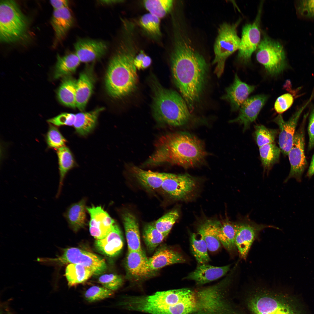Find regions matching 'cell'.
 I'll list each match as a JSON object with an SVG mask.
<instances>
[{
  "label": "cell",
  "instance_id": "cell-35",
  "mask_svg": "<svg viewBox=\"0 0 314 314\" xmlns=\"http://www.w3.org/2000/svg\"><path fill=\"white\" fill-rule=\"evenodd\" d=\"M259 148L264 172L268 174L273 166L279 162L281 149L274 142L265 145Z\"/></svg>",
  "mask_w": 314,
  "mask_h": 314
},
{
  "label": "cell",
  "instance_id": "cell-14",
  "mask_svg": "<svg viewBox=\"0 0 314 314\" xmlns=\"http://www.w3.org/2000/svg\"><path fill=\"white\" fill-rule=\"evenodd\" d=\"M125 267L128 275L131 279L135 281L149 278L154 276L156 272L150 269L148 258L142 250L128 251Z\"/></svg>",
  "mask_w": 314,
  "mask_h": 314
},
{
  "label": "cell",
  "instance_id": "cell-24",
  "mask_svg": "<svg viewBox=\"0 0 314 314\" xmlns=\"http://www.w3.org/2000/svg\"><path fill=\"white\" fill-rule=\"evenodd\" d=\"M148 260L150 269L155 272L165 266L185 261L181 254L165 247L158 249Z\"/></svg>",
  "mask_w": 314,
  "mask_h": 314
},
{
  "label": "cell",
  "instance_id": "cell-21",
  "mask_svg": "<svg viewBox=\"0 0 314 314\" xmlns=\"http://www.w3.org/2000/svg\"><path fill=\"white\" fill-rule=\"evenodd\" d=\"M95 246L98 251L109 257L118 256L123 246L122 234L119 226L115 223L109 234L104 238L96 240Z\"/></svg>",
  "mask_w": 314,
  "mask_h": 314
},
{
  "label": "cell",
  "instance_id": "cell-37",
  "mask_svg": "<svg viewBox=\"0 0 314 314\" xmlns=\"http://www.w3.org/2000/svg\"><path fill=\"white\" fill-rule=\"evenodd\" d=\"M143 238L149 251L153 252L165 238L155 227L154 224H149L144 226Z\"/></svg>",
  "mask_w": 314,
  "mask_h": 314
},
{
  "label": "cell",
  "instance_id": "cell-31",
  "mask_svg": "<svg viewBox=\"0 0 314 314\" xmlns=\"http://www.w3.org/2000/svg\"><path fill=\"white\" fill-rule=\"evenodd\" d=\"M221 222L214 220H207L201 224L198 229L199 235L205 240L208 250L214 252L221 246V243L217 236V231Z\"/></svg>",
  "mask_w": 314,
  "mask_h": 314
},
{
  "label": "cell",
  "instance_id": "cell-6",
  "mask_svg": "<svg viewBox=\"0 0 314 314\" xmlns=\"http://www.w3.org/2000/svg\"><path fill=\"white\" fill-rule=\"evenodd\" d=\"M37 261L42 264L56 268L67 264H80L90 269L95 275L103 273L107 267L105 260L100 256L76 247L63 249L61 255L56 258L40 257Z\"/></svg>",
  "mask_w": 314,
  "mask_h": 314
},
{
  "label": "cell",
  "instance_id": "cell-5",
  "mask_svg": "<svg viewBox=\"0 0 314 314\" xmlns=\"http://www.w3.org/2000/svg\"><path fill=\"white\" fill-rule=\"evenodd\" d=\"M28 27V21L14 1L2 0L0 2V40L11 43L23 38Z\"/></svg>",
  "mask_w": 314,
  "mask_h": 314
},
{
  "label": "cell",
  "instance_id": "cell-4",
  "mask_svg": "<svg viewBox=\"0 0 314 314\" xmlns=\"http://www.w3.org/2000/svg\"><path fill=\"white\" fill-rule=\"evenodd\" d=\"M152 79V110L155 119L159 123L171 126L186 124L191 115L181 95L174 90L164 88L156 79Z\"/></svg>",
  "mask_w": 314,
  "mask_h": 314
},
{
  "label": "cell",
  "instance_id": "cell-32",
  "mask_svg": "<svg viewBox=\"0 0 314 314\" xmlns=\"http://www.w3.org/2000/svg\"><path fill=\"white\" fill-rule=\"evenodd\" d=\"M236 226L235 222L226 220L220 225L217 236L221 243L230 252L237 250L236 242Z\"/></svg>",
  "mask_w": 314,
  "mask_h": 314
},
{
  "label": "cell",
  "instance_id": "cell-3",
  "mask_svg": "<svg viewBox=\"0 0 314 314\" xmlns=\"http://www.w3.org/2000/svg\"><path fill=\"white\" fill-rule=\"evenodd\" d=\"M132 34L131 32H124L107 67L105 78V88L109 95L114 99L127 96L137 86L138 76L134 63L136 51Z\"/></svg>",
  "mask_w": 314,
  "mask_h": 314
},
{
  "label": "cell",
  "instance_id": "cell-2",
  "mask_svg": "<svg viewBox=\"0 0 314 314\" xmlns=\"http://www.w3.org/2000/svg\"><path fill=\"white\" fill-rule=\"evenodd\" d=\"M155 144V151L144 165L154 166L167 163L185 168L193 167L202 163L206 155L201 142L186 133L163 135Z\"/></svg>",
  "mask_w": 314,
  "mask_h": 314
},
{
  "label": "cell",
  "instance_id": "cell-19",
  "mask_svg": "<svg viewBox=\"0 0 314 314\" xmlns=\"http://www.w3.org/2000/svg\"><path fill=\"white\" fill-rule=\"evenodd\" d=\"M93 63L86 66L79 74L76 86V108L83 111L93 91L95 81Z\"/></svg>",
  "mask_w": 314,
  "mask_h": 314
},
{
  "label": "cell",
  "instance_id": "cell-38",
  "mask_svg": "<svg viewBox=\"0 0 314 314\" xmlns=\"http://www.w3.org/2000/svg\"><path fill=\"white\" fill-rule=\"evenodd\" d=\"M143 3L149 13L160 19L165 17L171 10L173 1L147 0L144 1Z\"/></svg>",
  "mask_w": 314,
  "mask_h": 314
},
{
  "label": "cell",
  "instance_id": "cell-22",
  "mask_svg": "<svg viewBox=\"0 0 314 314\" xmlns=\"http://www.w3.org/2000/svg\"><path fill=\"white\" fill-rule=\"evenodd\" d=\"M74 21L69 7L54 10L51 22L55 33L54 45L56 46L63 39L73 26Z\"/></svg>",
  "mask_w": 314,
  "mask_h": 314
},
{
  "label": "cell",
  "instance_id": "cell-50",
  "mask_svg": "<svg viewBox=\"0 0 314 314\" xmlns=\"http://www.w3.org/2000/svg\"><path fill=\"white\" fill-rule=\"evenodd\" d=\"M145 55L144 52L142 51H141L139 54L135 56L134 60V63L136 69H142V60Z\"/></svg>",
  "mask_w": 314,
  "mask_h": 314
},
{
  "label": "cell",
  "instance_id": "cell-23",
  "mask_svg": "<svg viewBox=\"0 0 314 314\" xmlns=\"http://www.w3.org/2000/svg\"><path fill=\"white\" fill-rule=\"evenodd\" d=\"M230 266L228 265L217 267L206 264H201L185 278L193 280L198 284H204L224 276L229 270Z\"/></svg>",
  "mask_w": 314,
  "mask_h": 314
},
{
  "label": "cell",
  "instance_id": "cell-13",
  "mask_svg": "<svg viewBox=\"0 0 314 314\" xmlns=\"http://www.w3.org/2000/svg\"><path fill=\"white\" fill-rule=\"evenodd\" d=\"M294 304L272 297H258L251 301L252 314H300Z\"/></svg>",
  "mask_w": 314,
  "mask_h": 314
},
{
  "label": "cell",
  "instance_id": "cell-39",
  "mask_svg": "<svg viewBox=\"0 0 314 314\" xmlns=\"http://www.w3.org/2000/svg\"><path fill=\"white\" fill-rule=\"evenodd\" d=\"M179 217L176 210H172L162 216L154 224L156 229L166 238Z\"/></svg>",
  "mask_w": 314,
  "mask_h": 314
},
{
  "label": "cell",
  "instance_id": "cell-29",
  "mask_svg": "<svg viewBox=\"0 0 314 314\" xmlns=\"http://www.w3.org/2000/svg\"><path fill=\"white\" fill-rule=\"evenodd\" d=\"M81 61L75 53H71L63 56H57L53 78L57 79L74 73Z\"/></svg>",
  "mask_w": 314,
  "mask_h": 314
},
{
  "label": "cell",
  "instance_id": "cell-9",
  "mask_svg": "<svg viewBox=\"0 0 314 314\" xmlns=\"http://www.w3.org/2000/svg\"><path fill=\"white\" fill-rule=\"evenodd\" d=\"M235 223L236 244L240 257L244 260L246 259L252 244L260 232L267 228L279 229L273 225L257 224L247 216H240Z\"/></svg>",
  "mask_w": 314,
  "mask_h": 314
},
{
  "label": "cell",
  "instance_id": "cell-36",
  "mask_svg": "<svg viewBox=\"0 0 314 314\" xmlns=\"http://www.w3.org/2000/svg\"><path fill=\"white\" fill-rule=\"evenodd\" d=\"M197 238L194 233L191 234L190 244L191 251L197 262L200 264H206L210 261L208 247L203 237Z\"/></svg>",
  "mask_w": 314,
  "mask_h": 314
},
{
  "label": "cell",
  "instance_id": "cell-43",
  "mask_svg": "<svg viewBox=\"0 0 314 314\" xmlns=\"http://www.w3.org/2000/svg\"><path fill=\"white\" fill-rule=\"evenodd\" d=\"M47 142L48 146L58 149L65 146L66 142L65 139L55 126L50 124L46 136Z\"/></svg>",
  "mask_w": 314,
  "mask_h": 314
},
{
  "label": "cell",
  "instance_id": "cell-46",
  "mask_svg": "<svg viewBox=\"0 0 314 314\" xmlns=\"http://www.w3.org/2000/svg\"><path fill=\"white\" fill-rule=\"evenodd\" d=\"M76 119V114L72 113H63L51 119L47 122L55 125H73Z\"/></svg>",
  "mask_w": 314,
  "mask_h": 314
},
{
  "label": "cell",
  "instance_id": "cell-45",
  "mask_svg": "<svg viewBox=\"0 0 314 314\" xmlns=\"http://www.w3.org/2000/svg\"><path fill=\"white\" fill-rule=\"evenodd\" d=\"M297 10L301 16L307 18H314V0L299 1Z\"/></svg>",
  "mask_w": 314,
  "mask_h": 314
},
{
  "label": "cell",
  "instance_id": "cell-40",
  "mask_svg": "<svg viewBox=\"0 0 314 314\" xmlns=\"http://www.w3.org/2000/svg\"><path fill=\"white\" fill-rule=\"evenodd\" d=\"M255 138L258 146L274 142L278 134V130L268 128L263 125H258L255 126Z\"/></svg>",
  "mask_w": 314,
  "mask_h": 314
},
{
  "label": "cell",
  "instance_id": "cell-16",
  "mask_svg": "<svg viewBox=\"0 0 314 314\" xmlns=\"http://www.w3.org/2000/svg\"><path fill=\"white\" fill-rule=\"evenodd\" d=\"M75 53L81 62L88 63L99 59L106 53L108 48L104 41L87 38L78 40L74 44Z\"/></svg>",
  "mask_w": 314,
  "mask_h": 314
},
{
  "label": "cell",
  "instance_id": "cell-7",
  "mask_svg": "<svg viewBox=\"0 0 314 314\" xmlns=\"http://www.w3.org/2000/svg\"><path fill=\"white\" fill-rule=\"evenodd\" d=\"M240 21L239 19L231 24L224 23L219 28L214 45L215 57L213 62L216 64L214 73L218 78L223 73L226 59L239 49L240 39L237 35V28Z\"/></svg>",
  "mask_w": 314,
  "mask_h": 314
},
{
  "label": "cell",
  "instance_id": "cell-18",
  "mask_svg": "<svg viewBox=\"0 0 314 314\" xmlns=\"http://www.w3.org/2000/svg\"><path fill=\"white\" fill-rule=\"evenodd\" d=\"M306 106L298 110L288 121H284L280 114L273 120L279 128V144L281 152L285 155H288L292 147L298 120Z\"/></svg>",
  "mask_w": 314,
  "mask_h": 314
},
{
  "label": "cell",
  "instance_id": "cell-17",
  "mask_svg": "<svg viewBox=\"0 0 314 314\" xmlns=\"http://www.w3.org/2000/svg\"><path fill=\"white\" fill-rule=\"evenodd\" d=\"M267 95L259 94L248 98L242 104L239 110L238 116L229 121L243 125V131L248 129L250 124L255 121L261 110L267 100Z\"/></svg>",
  "mask_w": 314,
  "mask_h": 314
},
{
  "label": "cell",
  "instance_id": "cell-11",
  "mask_svg": "<svg viewBox=\"0 0 314 314\" xmlns=\"http://www.w3.org/2000/svg\"><path fill=\"white\" fill-rule=\"evenodd\" d=\"M259 9L254 21L252 24H246L242 29L238 57L240 61L244 64L249 62L252 54L260 43L261 7Z\"/></svg>",
  "mask_w": 314,
  "mask_h": 314
},
{
  "label": "cell",
  "instance_id": "cell-44",
  "mask_svg": "<svg viewBox=\"0 0 314 314\" xmlns=\"http://www.w3.org/2000/svg\"><path fill=\"white\" fill-rule=\"evenodd\" d=\"M98 281L103 287L113 291L122 286L123 280L120 275L118 274H105L99 276Z\"/></svg>",
  "mask_w": 314,
  "mask_h": 314
},
{
  "label": "cell",
  "instance_id": "cell-52",
  "mask_svg": "<svg viewBox=\"0 0 314 314\" xmlns=\"http://www.w3.org/2000/svg\"><path fill=\"white\" fill-rule=\"evenodd\" d=\"M151 60L150 57L146 55L142 61V69L148 67L151 65Z\"/></svg>",
  "mask_w": 314,
  "mask_h": 314
},
{
  "label": "cell",
  "instance_id": "cell-25",
  "mask_svg": "<svg viewBox=\"0 0 314 314\" xmlns=\"http://www.w3.org/2000/svg\"><path fill=\"white\" fill-rule=\"evenodd\" d=\"M127 244L128 251L142 250L141 245L139 225L133 214L125 212L122 216Z\"/></svg>",
  "mask_w": 314,
  "mask_h": 314
},
{
  "label": "cell",
  "instance_id": "cell-26",
  "mask_svg": "<svg viewBox=\"0 0 314 314\" xmlns=\"http://www.w3.org/2000/svg\"><path fill=\"white\" fill-rule=\"evenodd\" d=\"M86 200L83 199L71 205L64 214V216L71 228L76 232L83 228L86 221Z\"/></svg>",
  "mask_w": 314,
  "mask_h": 314
},
{
  "label": "cell",
  "instance_id": "cell-53",
  "mask_svg": "<svg viewBox=\"0 0 314 314\" xmlns=\"http://www.w3.org/2000/svg\"><path fill=\"white\" fill-rule=\"evenodd\" d=\"M99 3L104 5H111L115 3L121 2L122 1L118 0H101L99 1Z\"/></svg>",
  "mask_w": 314,
  "mask_h": 314
},
{
  "label": "cell",
  "instance_id": "cell-48",
  "mask_svg": "<svg viewBox=\"0 0 314 314\" xmlns=\"http://www.w3.org/2000/svg\"><path fill=\"white\" fill-rule=\"evenodd\" d=\"M309 136L308 149L314 147V109L310 115L308 128Z\"/></svg>",
  "mask_w": 314,
  "mask_h": 314
},
{
  "label": "cell",
  "instance_id": "cell-20",
  "mask_svg": "<svg viewBox=\"0 0 314 314\" xmlns=\"http://www.w3.org/2000/svg\"><path fill=\"white\" fill-rule=\"evenodd\" d=\"M255 88V86L242 81L236 74L233 83L226 88L221 99L229 103L232 111H236Z\"/></svg>",
  "mask_w": 314,
  "mask_h": 314
},
{
  "label": "cell",
  "instance_id": "cell-34",
  "mask_svg": "<svg viewBox=\"0 0 314 314\" xmlns=\"http://www.w3.org/2000/svg\"><path fill=\"white\" fill-rule=\"evenodd\" d=\"M59 165L60 180L56 197L61 193L65 177L68 171L74 165V161L72 153L67 147L64 146L57 149Z\"/></svg>",
  "mask_w": 314,
  "mask_h": 314
},
{
  "label": "cell",
  "instance_id": "cell-47",
  "mask_svg": "<svg viewBox=\"0 0 314 314\" xmlns=\"http://www.w3.org/2000/svg\"><path fill=\"white\" fill-rule=\"evenodd\" d=\"M293 101V96L290 94H283L276 99L274 106L276 111L279 114L288 110L292 105Z\"/></svg>",
  "mask_w": 314,
  "mask_h": 314
},
{
  "label": "cell",
  "instance_id": "cell-10",
  "mask_svg": "<svg viewBox=\"0 0 314 314\" xmlns=\"http://www.w3.org/2000/svg\"><path fill=\"white\" fill-rule=\"evenodd\" d=\"M306 116L295 132L292 147L288 155L290 165L288 176L284 180L286 183L291 178L295 179L297 182L301 181L302 175L306 168L307 163L305 156V125Z\"/></svg>",
  "mask_w": 314,
  "mask_h": 314
},
{
  "label": "cell",
  "instance_id": "cell-28",
  "mask_svg": "<svg viewBox=\"0 0 314 314\" xmlns=\"http://www.w3.org/2000/svg\"><path fill=\"white\" fill-rule=\"evenodd\" d=\"M104 109L103 107L99 108L90 112L76 114L73 126L76 132L83 136L90 133L95 127L99 114Z\"/></svg>",
  "mask_w": 314,
  "mask_h": 314
},
{
  "label": "cell",
  "instance_id": "cell-15",
  "mask_svg": "<svg viewBox=\"0 0 314 314\" xmlns=\"http://www.w3.org/2000/svg\"><path fill=\"white\" fill-rule=\"evenodd\" d=\"M90 215L89 231L96 240L106 237L112 230L115 223L114 220L101 206L87 207Z\"/></svg>",
  "mask_w": 314,
  "mask_h": 314
},
{
  "label": "cell",
  "instance_id": "cell-41",
  "mask_svg": "<svg viewBox=\"0 0 314 314\" xmlns=\"http://www.w3.org/2000/svg\"><path fill=\"white\" fill-rule=\"evenodd\" d=\"M140 23L142 27L150 34L156 37L161 35L159 18L149 13L141 17Z\"/></svg>",
  "mask_w": 314,
  "mask_h": 314
},
{
  "label": "cell",
  "instance_id": "cell-51",
  "mask_svg": "<svg viewBox=\"0 0 314 314\" xmlns=\"http://www.w3.org/2000/svg\"><path fill=\"white\" fill-rule=\"evenodd\" d=\"M314 174V154L313 155L310 166L306 174V176L310 179Z\"/></svg>",
  "mask_w": 314,
  "mask_h": 314
},
{
  "label": "cell",
  "instance_id": "cell-33",
  "mask_svg": "<svg viewBox=\"0 0 314 314\" xmlns=\"http://www.w3.org/2000/svg\"><path fill=\"white\" fill-rule=\"evenodd\" d=\"M94 274L90 269L78 264H68L65 270V276L70 287L85 282Z\"/></svg>",
  "mask_w": 314,
  "mask_h": 314
},
{
  "label": "cell",
  "instance_id": "cell-12",
  "mask_svg": "<svg viewBox=\"0 0 314 314\" xmlns=\"http://www.w3.org/2000/svg\"><path fill=\"white\" fill-rule=\"evenodd\" d=\"M195 180L188 174H167L161 188L171 197L177 200L186 199L195 190Z\"/></svg>",
  "mask_w": 314,
  "mask_h": 314
},
{
  "label": "cell",
  "instance_id": "cell-30",
  "mask_svg": "<svg viewBox=\"0 0 314 314\" xmlns=\"http://www.w3.org/2000/svg\"><path fill=\"white\" fill-rule=\"evenodd\" d=\"M77 80L69 75L62 78L57 94L59 101L63 105L69 108H76V86Z\"/></svg>",
  "mask_w": 314,
  "mask_h": 314
},
{
  "label": "cell",
  "instance_id": "cell-8",
  "mask_svg": "<svg viewBox=\"0 0 314 314\" xmlns=\"http://www.w3.org/2000/svg\"><path fill=\"white\" fill-rule=\"evenodd\" d=\"M257 49L256 59L269 74L276 76L283 71L286 66V58L281 44L265 36Z\"/></svg>",
  "mask_w": 314,
  "mask_h": 314
},
{
  "label": "cell",
  "instance_id": "cell-27",
  "mask_svg": "<svg viewBox=\"0 0 314 314\" xmlns=\"http://www.w3.org/2000/svg\"><path fill=\"white\" fill-rule=\"evenodd\" d=\"M131 170L134 176L142 186L152 190L161 187L167 174L146 171L136 166H132Z\"/></svg>",
  "mask_w": 314,
  "mask_h": 314
},
{
  "label": "cell",
  "instance_id": "cell-42",
  "mask_svg": "<svg viewBox=\"0 0 314 314\" xmlns=\"http://www.w3.org/2000/svg\"><path fill=\"white\" fill-rule=\"evenodd\" d=\"M113 292L104 287L93 286L85 292L84 297L90 302H94L111 297Z\"/></svg>",
  "mask_w": 314,
  "mask_h": 314
},
{
  "label": "cell",
  "instance_id": "cell-1",
  "mask_svg": "<svg viewBox=\"0 0 314 314\" xmlns=\"http://www.w3.org/2000/svg\"><path fill=\"white\" fill-rule=\"evenodd\" d=\"M171 58L174 84L190 111L200 103L208 82V65L181 36L176 37Z\"/></svg>",
  "mask_w": 314,
  "mask_h": 314
},
{
  "label": "cell",
  "instance_id": "cell-49",
  "mask_svg": "<svg viewBox=\"0 0 314 314\" xmlns=\"http://www.w3.org/2000/svg\"><path fill=\"white\" fill-rule=\"evenodd\" d=\"M50 3L55 10L68 7L69 2L66 0H52L50 1Z\"/></svg>",
  "mask_w": 314,
  "mask_h": 314
}]
</instances>
